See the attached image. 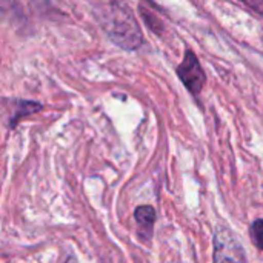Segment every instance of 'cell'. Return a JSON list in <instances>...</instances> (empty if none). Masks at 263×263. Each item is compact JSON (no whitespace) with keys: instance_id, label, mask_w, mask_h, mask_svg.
I'll return each instance as SVG.
<instances>
[{"instance_id":"1","label":"cell","mask_w":263,"mask_h":263,"mask_svg":"<svg viewBox=\"0 0 263 263\" xmlns=\"http://www.w3.org/2000/svg\"><path fill=\"white\" fill-rule=\"evenodd\" d=\"M94 15L102 29L117 46L126 51H134L143 45L142 29L125 3L109 2L106 5H100Z\"/></svg>"},{"instance_id":"6","label":"cell","mask_w":263,"mask_h":263,"mask_svg":"<svg viewBox=\"0 0 263 263\" xmlns=\"http://www.w3.org/2000/svg\"><path fill=\"white\" fill-rule=\"evenodd\" d=\"M139 9H140V15H142V18L146 22V25L149 26V29H151L154 34H160V32L163 31L162 20H160V18H159L153 11L146 9L143 5H140V6H139Z\"/></svg>"},{"instance_id":"3","label":"cell","mask_w":263,"mask_h":263,"mask_svg":"<svg viewBox=\"0 0 263 263\" xmlns=\"http://www.w3.org/2000/svg\"><path fill=\"white\" fill-rule=\"evenodd\" d=\"M176 72H177L179 80L188 89L190 94L197 97L202 92V89L206 83V74L200 65V60L191 49L185 51L183 60L176 68Z\"/></svg>"},{"instance_id":"2","label":"cell","mask_w":263,"mask_h":263,"mask_svg":"<svg viewBox=\"0 0 263 263\" xmlns=\"http://www.w3.org/2000/svg\"><path fill=\"white\" fill-rule=\"evenodd\" d=\"M213 245V263H245L247 260L242 242L227 225L216 227Z\"/></svg>"},{"instance_id":"5","label":"cell","mask_w":263,"mask_h":263,"mask_svg":"<svg viewBox=\"0 0 263 263\" xmlns=\"http://www.w3.org/2000/svg\"><path fill=\"white\" fill-rule=\"evenodd\" d=\"M14 105H15V109L12 111V116L9 119V128H15V125L23 117H28L42 109V105L32 100H14Z\"/></svg>"},{"instance_id":"4","label":"cell","mask_w":263,"mask_h":263,"mask_svg":"<svg viewBox=\"0 0 263 263\" xmlns=\"http://www.w3.org/2000/svg\"><path fill=\"white\" fill-rule=\"evenodd\" d=\"M134 219L137 223V234L142 240H151L154 233V223L157 213L151 205H140L134 211Z\"/></svg>"},{"instance_id":"7","label":"cell","mask_w":263,"mask_h":263,"mask_svg":"<svg viewBox=\"0 0 263 263\" xmlns=\"http://www.w3.org/2000/svg\"><path fill=\"white\" fill-rule=\"evenodd\" d=\"M251 237L254 245L263 251V219H257L251 225Z\"/></svg>"},{"instance_id":"9","label":"cell","mask_w":263,"mask_h":263,"mask_svg":"<svg viewBox=\"0 0 263 263\" xmlns=\"http://www.w3.org/2000/svg\"><path fill=\"white\" fill-rule=\"evenodd\" d=\"M65 263H77V260H76L74 257H69V259H68Z\"/></svg>"},{"instance_id":"8","label":"cell","mask_w":263,"mask_h":263,"mask_svg":"<svg viewBox=\"0 0 263 263\" xmlns=\"http://www.w3.org/2000/svg\"><path fill=\"white\" fill-rule=\"evenodd\" d=\"M247 6H250L253 11L263 15V0H242Z\"/></svg>"}]
</instances>
